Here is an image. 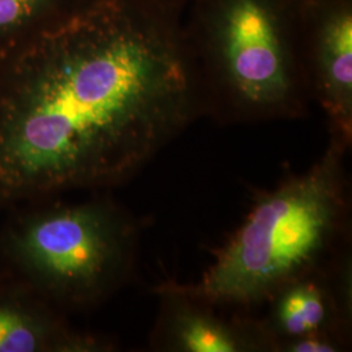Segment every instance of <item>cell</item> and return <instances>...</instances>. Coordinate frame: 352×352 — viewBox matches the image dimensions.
<instances>
[{
  "label": "cell",
  "instance_id": "obj_1",
  "mask_svg": "<svg viewBox=\"0 0 352 352\" xmlns=\"http://www.w3.org/2000/svg\"><path fill=\"white\" fill-rule=\"evenodd\" d=\"M200 109L182 21L88 0L0 62V200L118 180Z\"/></svg>",
  "mask_w": 352,
  "mask_h": 352
},
{
  "label": "cell",
  "instance_id": "obj_2",
  "mask_svg": "<svg viewBox=\"0 0 352 352\" xmlns=\"http://www.w3.org/2000/svg\"><path fill=\"white\" fill-rule=\"evenodd\" d=\"M182 33L201 107L261 116L300 109V0H190Z\"/></svg>",
  "mask_w": 352,
  "mask_h": 352
},
{
  "label": "cell",
  "instance_id": "obj_3",
  "mask_svg": "<svg viewBox=\"0 0 352 352\" xmlns=\"http://www.w3.org/2000/svg\"><path fill=\"white\" fill-rule=\"evenodd\" d=\"M337 155L265 197L204 274L195 294L252 302L299 274L322 251L340 212Z\"/></svg>",
  "mask_w": 352,
  "mask_h": 352
},
{
  "label": "cell",
  "instance_id": "obj_4",
  "mask_svg": "<svg viewBox=\"0 0 352 352\" xmlns=\"http://www.w3.org/2000/svg\"><path fill=\"white\" fill-rule=\"evenodd\" d=\"M16 261L51 296L80 302L98 295L124 264L128 228L100 205L55 208L26 218L11 239Z\"/></svg>",
  "mask_w": 352,
  "mask_h": 352
},
{
  "label": "cell",
  "instance_id": "obj_5",
  "mask_svg": "<svg viewBox=\"0 0 352 352\" xmlns=\"http://www.w3.org/2000/svg\"><path fill=\"white\" fill-rule=\"evenodd\" d=\"M300 54L307 88L338 142L352 132V0H300Z\"/></svg>",
  "mask_w": 352,
  "mask_h": 352
},
{
  "label": "cell",
  "instance_id": "obj_6",
  "mask_svg": "<svg viewBox=\"0 0 352 352\" xmlns=\"http://www.w3.org/2000/svg\"><path fill=\"white\" fill-rule=\"evenodd\" d=\"M88 0H0V62L75 13Z\"/></svg>",
  "mask_w": 352,
  "mask_h": 352
},
{
  "label": "cell",
  "instance_id": "obj_7",
  "mask_svg": "<svg viewBox=\"0 0 352 352\" xmlns=\"http://www.w3.org/2000/svg\"><path fill=\"white\" fill-rule=\"evenodd\" d=\"M277 318L283 331L295 338L315 334L327 318V304L315 285L289 289L278 304Z\"/></svg>",
  "mask_w": 352,
  "mask_h": 352
},
{
  "label": "cell",
  "instance_id": "obj_8",
  "mask_svg": "<svg viewBox=\"0 0 352 352\" xmlns=\"http://www.w3.org/2000/svg\"><path fill=\"white\" fill-rule=\"evenodd\" d=\"M175 340L182 350L190 352H236L244 346L232 329L196 312L177 316Z\"/></svg>",
  "mask_w": 352,
  "mask_h": 352
},
{
  "label": "cell",
  "instance_id": "obj_9",
  "mask_svg": "<svg viewBox=\"0 0 352 352\" xmlns=\"http://www.w3.org/2000/svg\"><path fill=\"white\" fill-rule=\"evenodd\" d=\"M51 333L20 305L0 304V352H34L50 344Z\"/></svg>",
  "mask_w": 352,
  "mask_h": 352
},
{
  "label": "cell",
  "instance_id": "obj_10",
  "mask_svg": "<svg viewBox=\"0 0 352 352\" xmlns=\"http://www.w3.org/2000/svg\"><path fill=\"white\" fill-rule=\"evenodd\" d=\"M153 12L162 14L167 19L182 21L190 0H140Z\"/></svg>",
  "mask_w": 352,
  "mask_h": 352
},
{
  "label": "cell",
  "instance_id": "obj_11",
  "mask_svg": "<svg viewBox=\"0 0 352 352\" xmlns=\"http://www.w3.org/2000/svg\"><path fill=\"white\" fill-rule=\"evenodd\" d=\"M289 351L294 352H333L336 351V346L327 340H320L317 337L305 336L299 337L289 346Z\"/></svg>",
  "mask_w": 352,
  "mask_h": 352
}]
</instances>
